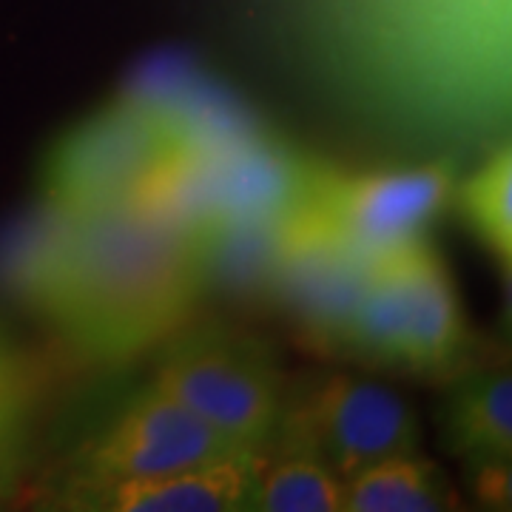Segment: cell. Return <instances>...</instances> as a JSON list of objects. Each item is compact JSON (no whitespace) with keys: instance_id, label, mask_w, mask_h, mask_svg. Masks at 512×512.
<instances>
[{"instance_id":"obj_3","label":"cell","mask_w":512,"mask_h":512,"mask_svg":"<svg viewBox=\"0 0 512 512\" xmlns=\"http://www.w3.org/2000/svg\"><path fill=\"white\" fill-rule=\"evenodd\" d=\"M154 384L248 453L265 450L282 416V376L271 350L220 322L171 333Z\"/></svg>"},{"instance_id":"obj_7","label":"cell","mask_w":512,"mask_h":512,"mask_svg":"<svg viewBox=\"0 0 512 512\" xmlns=\"http://www.w3.org/2000/svg\"><path fill=\"white\" fill-rule=\"evenodd\" d=\"M396 265L404 305L402 370L421 376L456 370L470 336L447 262L421 237L396 251Z\"/></svg>"},{"instance_id":"obj_12","label":"cell","mask_w":512,"mask_h":512,"mask_svg":"<svg viewBox=\"0 0 512 512\" xmlns=\"http://www.w3.org/2000/svg\"><path fill=\"white\" fill-rule=\"evenodd\" d=\"M476 231V237L510 268L512 259V151L495 146L484 165L473 171L453 194Z\"/></svg>"},{"instance_id":"obj_1","label":"cell","mask_w":512,"mask_h":512,"mask_svg":"<svg viewBox=\"0 0 512 512\" xmlns=\"http://www.w3.org/2000/svg\"><path fill=\"white\" fill-rule=\"evenodd\" d=\"M12 265L18 288L74 348L126 362L180 330L205 291L202 228L151 202L69 220Z\"/></svg>"},{"instance_id":"obj_11","label":"cell","mask_w":512,"mask_h":512,"mask_svg":"<svg viewBox=\"0 0 512 512\" xmlns=\"http://www.w3.org/2000/svg\"><path fill=\"white\" fill-rule=\"evenodd\" d=\"M456 495L439 467L419 453H402L370 464L342 481V512H441Z\"/></svg>"},{"instance_id":"obj_2","label":"cell","mask_w":512,"mask_h":512,"mask_svg":"<svg viewBox=\"0 0 512 512\" xmlns=\"http://www.w3.org/2000/svg\"><path fill=\"white\" fill-rule=\"evenodd\" d=\"M200 148L160 106L123 97L57 137L43 163V194L80 220L146 200Z\"/></svg>"},{"instance_id":"obj_8","label":"cell","mask_w":512,"mask_h":512,"mask_svg":"<svg viewBox=\"0 0 512 512\" xmlns=\"http://www.w3.org/2000/svg\"><path fill=\"white\" fill-rule=\"evenodd\" d=\"M256 453L177 470L160 478L80 487L72 484L66 507L94 512H242L254 481Z\"/></svg>"},{"instance_id":"obj_9","label":"cell","mask_w":512,"mask_h":512,"mask_svg":"<svg viewBox=\"0 0 512 512\" xmlns=\"http://www.w3.org/2000/svg\"><path fill=\"white\" fill-rule=\"evenodd\" d=\"M441 439L476 476L510 473L512 382L501 367L458 373L439 413Z\"/></svg>"},{"instance_id":"obj_5","label":"cell","mask_w":512,"mask_h":512,"mask_svg":"<svg viewBox=\"0 0 512 512\" xmlns=\"http://www.w3.org/2000/svg\"><path fill=\"white\" fill-rule=\"evenodd\" d=\"M274 436L299 441L342 481L370 464L419 453L421 427L399 393L348 373H333L282 402Z\"/></svg>"},{"instance_id":"obj_6","label":"cell","mask_w":512,"mask_h":512,"mask_svg":"<svg viewBox=\"0 0 512 512\" xmlns=\"http://www.w3.org/2000/svg\"><path fill=\"white\" fill-rule=\"evenodd\" d=\"M239 453L248 450L225 439L220 430L151 382L77 458L74 484L97 487L160 478Z\"/></svg>"},{"instance_id":"obj_14","label":"cell","mask_w":512,"mask_h":512,"mask_svg":"<svg viewBox=\"0 0 512 512\" xmlns=\"http://www.w3.org/2000/svg\"><path fill=\"white\" fill-rule=\"evenodd\" d=\"M23 382L26 379H23V365H20L18 350L12 348V342L0 330V390H9V387Z\"/></svg>"},{"instance_id":"obj_4","label":"cell","mask_w":512,"mask_h":512,"mask_svg":"<svg viewBox=\"0 0 512 512\" xmlns=\"http://www.w3.org/2000/svg\"><path fill=\"white\" fill-rule=\"evenodd\" d=\"M453 194L450 160L365 174H313L299 217L350 251L376 259L424 237Z\"/></svg>"},{"instance_id":"obj_13","label":"cell","mask_w":512,"mask_h":512,"mask_svg":"<svg viewBox=\"0 0 512 512\" xmlns=\"http://www.w3.org/2000/svg\"><path fill=\"white\" fill-rule=\"evenodd\" d=\"M26 416H29L26 382L0 390V490L18 467L23 436H26Z\"/></svg>"},{"instance_id":"obj_10","label":"cell","mask_w":512,"mask_h":512,"mask_svg":"<svg viewBox=\"0 0 512 512\" xmlns=\"http://www.w3.org/2000/svg\"><path fill=\"white\" fill-rule=\"evenodd\" d=\"M254 512H342V478L299 441L274 436L256 453L248 495Z\"/></svg>"}]
</instances>
